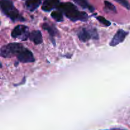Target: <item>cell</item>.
Wrapping results in <instances>:
<instances>
[{
  "instance_id": "1",
  "label": "cell",
  "mask_w": 130,
  "mask_h": 130,
  "mask_svg": "<svg viewBox=\"0 0 130 130\" xmlns=\"http://www.w3.org/2000/svg\"><path fill=\"white\" fill-rule=\"evenodd\" d=\"M57 8L62 11L69 19L73 22L87 20V14L84 11H79L77 7L71 3H61Z\"/></svg>"
},
{
  "instance_id": "2",
  "label": "cell",
  "mask_w": 130,
  "mask_h": 130,
  "mask_svg": "<svg viewBox=\"0 0 130 130\" xmlns=\"http://www.w3.org/2000/svg\"><path fill=\"white\" fill-rule=\"evenodd\" d=\"M1 8L3 13L13 21H25L11 0H1Z\"/></svg>"
},
{
  "instance_id": "3",
  "label": "cell",
  "mask_w": 130,
  "mask_h": 130,
  "mask_svg": "<svg viewBox=\"0 0 130 130\" xmlns=\"http://www.w3.org/2000/svg\"><path fill=\"white\" fill-rule=\"evenodd\" d=\"M24 48V46L20 43H10L3 46L1 48L0 55L3 58H10L15 55H17Z\"/></svg>"
},
{
  "instance_id": "4",
  "label": "cell",
  "mask_w": 130,
  "mask_h": 130,
  "mask_svg": "<svg viewBox=\"0 0 130 130\" xmlns=\"http://www.w3.org/2000/svg\"><path fill=\"white\" fill-rule=\"evenodd\" d=\"M77 36L79 40L82 42H86L91 38L94 39H99V34L97 30L95 29H87L83 28L80 29L77 32Z\"/></svg>"
},
{
  "instance_id": "5",
  "label": "cell",
  "mask_w": 130,
  "mask_h": 130,
  "mask_svg": "<svg viewBox=\"0 0 130 130\" xmlns=\"http://www.w3.org/2000/svg\"><path fill=\"white\" fill-rule=\"evenodd\" d=\"M29 36L30 34L28 27L24 25H17L11 31V36L13 38L23 41L27 40V39L29 38Z\"/></svg>"
},
{
  "instance_id": "6",
  "label": "cell",
  "mask_w": 130,
  "mask_h": 130,
  "mask_svg": "<svg viewBox=\"0 0 130 130\" xmlns=\"http://www.w3.org/2000/svg\"><path fill=\"white\" fill-rule=\"evenodd\" d=\"M17 58L18 60L22 63H30L35 61L32 53L25 48L17 55Z\"/></svg>"
},
{
  "instance_id": "7",
  "label": "cell",
  "mask_w": 130,
  "mask_h": 130,
  "mask_svg": "<svg viewBox=\"0 0 130 130\" xmlns=\"http://www.w3.org/2000/svg\"><path fill=\"white\" fill-rule=\"evenodd\" d=\"M127 35H128L127 32L124 31L123 29H119L112 39L111 41L110 42V45L111 46H115L119 44V43H122L124 40Z\"/></svg>"
},
{
  "instance_id": "8",
  "label": "cell",
  "mask_w": 130,
  "mask_h": 130,
  "mask_svg": "<svg viewBox=\"0 0 130 130\" xmlns=\"http://www.w3.org/2000/svg\"><path fill=\"white\" fill-rule=\"evenodd\" d=\"M60 4V0H44L41 8L44 11H50L56 8H57Z\"/></svg>"
},
{
  "instance_id": "9",
  "label": "cell",
  "mask_w": 130,
  "mask_h": 130,
  "mask_svg": "<svg viewBox=\"0 0 130 130\" xmlns=\"http://www.w3.org/2000/svg\"><path fill=\"white\" fill-rule=\"evenodd\" d=\"M29 39L35 44H39L43 43V36L39 30H33L30 34Z\"/></svg>"
},
{
  "instance_id": "10",
  "label": "cell",
  "mask_w": 130,
  "mask_h": 130,
  "mask_svg": "<svg viewBox=\"0 0 130 130\" xmlns=\"http://www.w3.org/2000/svg\"><path fill=\"white\" fill-rule=\"evenodd\" d=\"M42 28H43L44 30H46V31L49 33L51 38H52V41H53V43H55L54 37L56 35H57V34H58V31H57V29H56L53 25H50L48 24H47V23L43 24V25H42Z\"/></svg>"
},
{
  "instance_id": "11",
  "label": "cell",
  "mask_w": 130,
  "mask_h": 130,
  "mask_svg": "<svg viewBox=\"0 0 130 130\" xmlns=\"http://www.w3.org/2000/svg\"><path fill=\"white\" fill-rule=\"evenodd\" d=\"M41 0H27L25 2V6L30 11H34L40 5Z\"/></svg>"
},
{
  "instance_id": "12",
  "label": "cell",
  "mask_w": 130,
  "mask_h": 130,
  "mask_svg": "<svg viewBox=\"0 0 130 130\" xmlns=\"http://www.w3.org/2000/svg\"><path fill=\"white\" fill-rule=\"evenodd\" d=\"M73 1L83 8L88 9L91 11H93L94 10V8L91 6L86 0H73Z\"/></svg>"
},
{
  "instance_id": "13",
  "label": "cell",
  "mask_w": 130,
  "mask_h": 130,
  "mask_svg": "<svg viewBox=\"0 0 130 130\" xmlns=\"http://www.w3.org/2000/svg\"><path fill=\"white\" fill-rule=\"evenodd\" d=\"M51 17L54 19L57 22H62L63 21V13L59 10H56V11H53V12L51 13Z\"/></svg>"
},
{
  "instance_id": "14",
  "label": "cell",
  "mask_w": 130,
  "mask_h": 130,
  "mask_svg": "<svg viewBox=\"0 0 130 130\" xmlns=\"http://www.w3.org/2000/svg\"><path fill=\"white\" fill-rule=\"evenodd\" d=\"M105 3V6L106 7V8H107L108 10H110V11H112V12L116 13V7L111 3L107 1H105L104 2Z\"/></svg>"
},
{
  "instance_id": "15",
  "label": "cell",
  "mask_w": 130,
  "mask_h": 130,
  "mask_svg": "<svg viewBox=\"0 0 130 130\" xmlns=\"http://www.w3.org/2000/svg\"><path fill=\"white\" fill-rule=\"evenodd\" d=\"M96 19L100 22V23H102L104 25H106V26H109L110 25V22L109 21H108L107 19H105L104 17L102 16H99L96 17Z\"/></svg>"
},
{
  "instance_id": "16",
  "label": "cell",
  "mask_w": 130,
  "mask_h": 130,
  "mask_svg": "<svg viewBox=\"0 0 130 130\" xmlns=\"http://www.w3.org/2000/svg\"><path fill=\"white\" fill-rule=\"evenodd\" d=\"M116 2H118V3L120 4L121 5H122L123 6L125 7L126 8H127L128 10L130 9V5L127 0H114Z\"/></svg>"
},
{
  "instance_id": "17",
  "label": "cell",
  "mask_w": 130,
  "mask_h": 130,
  "mask_svg": "<svg viewBox=\"0 0 130 130\" xmlns=\"http://www.w3.org/2000/svg\"><path fill=\"white\" fill-rule=\"evenodd\" d=\"M112 130H124V129H112Z\"/></svg>"
}]
</instances>
